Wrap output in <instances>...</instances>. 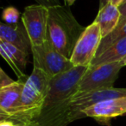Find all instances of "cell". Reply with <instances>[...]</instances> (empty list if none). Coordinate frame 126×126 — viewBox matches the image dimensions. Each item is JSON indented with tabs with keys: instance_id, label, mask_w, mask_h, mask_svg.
Segmentation results:
<instances>
[{
	"instance_id": "7a4b0ae2",
	"label": "cell",
	"mask_w": 126,
	"mask_h": 126,
	"mask_svg": "<svg viewBox=\"0 0 126 126\" xmlns=\"http://www.w3.org/2000/svg\"><path fill=\"white\" fill-rule=\"evenodd\" d=\"M50 78L42 70L34 67L24 82L18 111L10 120L28 126L40 115L49 89Z\"/></svg>"
},
{
	"instance_id": "8fae6325",
	"label": "cell",
	"mask_w": 126,
	"mask_h": 126,
	"mask_svg": "<svg viewBox=\"0 0 126 126\" xmlns=\"http://www.w3.org/2000/svg\"><path fill=\"white\" fill-rule=\"evenodd\" d=\"M0 53L12 70L15 72L18 80L26 81L29 76L25 75L24 71L28 63L29 55L14 46L5 43L2 40H0Z\"/></svg>"
},
{
	"instance_id": "d6986e66",
	"label": "cell",
	"mask_w": 126,
	"mask_h": 126,
	"mask_svg": "<svg viewBox=\"0 0 126 126\" xmlns=\"http://www.w3.org/2000/svg\"><path fill=\"white\" fill-rule=\"evenodd\" d=\"M118 9H119L120 13H121V19H120V22H119V23H121V22H125L126 20V2L122 3V4L118 7Z\"/></svg>"
},
{
	"instance_id": "cb8c5ba5",
	"label": "cell",
	"mask_w": 126,
	"mask_h": 126,
	"mask_svg": "<svg viewBox=\"0 0 126 126\" xmlns=\"http://www.w3.org/2000/svg\"><path fill=\"white\" fill-rule=\"evenodd\" d=\"M125 2H126V0H125ZM125 2H124V3H125Z\"/></svg>"
},
{
	"instance_id": "8992f818",
	"label": "cell",
	"mask_w": 126,
	"mask_h": 126,
	"mask_svg": "<svg viewBox=\"0 0 126 126\" xmlns=\"http://www.w3.org/2000/svg\"><path fill=\"white\" fill-rule=\"evenodd\" d=\"M22 22L29 33L32 46L42 45L48 40L49 7L40 4L27 6L22 14Z\"/></svg>"
},
{
	"instance_id": "e0dca14e",
	"label": "cell",
	"mask_w": 126,
	"mask_h": 126,
	"mask_svg": "<svg viewBox=\"0 0 126 126\" xmlns=\"http://www.w3.org/2000/svg\"><path fill=\"white\" fill-rule=\"evenodd\" d=\"M37 4L43 5L46 7H51L60 4V0H35Z\"/></svg>"
},
{
	"instance_id": "5bb4252c",
	"label": "cell",
	"mask_w": 126,
	"mask_h": 126,
	"mask_svg": "<svg viewBox=\"0 0 126 126\" xmlns=\"http://www.w3.org/2000/svg\"><path fill=\"white\" fill-rule=\"evenodd\" d=\"M125 37H126V20L125 22L118 24V27L110 34H108L107 36L102 39L100 46H99V49H98L96 57L102 54L104 51L107 50L110 47H111L115 42L125 38Z\"/></svg>"
},
{
	"instance_id": "7c38bea8",
	"label": "cell",
	"mask_w": 126,
	"mask_h": 126,
	"mask_svg": "<svg viewBox=\"0 0 126 126\" xmlns=\"http://www.w3.org/2000/svg\"><path fill=\"white\" fill-rule=\"evenodd\" d=\"M120 19L121 13L118 7L108 3L105 6L99 10L94 22L100 27L101 34L103 38H104L118 27Z\"/></svg>"
},
{
	"instance_id": "30bf717a",
	"label": "cell",
	"mask_w": 126,
	"mask_h": 126,
	"mask_svg": "<svg viewBox=\"0 0 126 126\" xmlns=\"http://www.w3.org/2000/svg\"><path fill=\"white\" fill-rule=\"evenodd\" d=\"M0 40L10 44L26 54H32V43L23 22L7 24L0 22Z\"/></svg>"
},
{
	"instance_id": "9a60e30c",
	"label": "cell",
	"mask_w": 126,
	"mask_h": 126,
	"mask_svg": "<svg viewBox=\"0 0 126 126\" xmlns=\"http://www.w3.org/2000/svg\"><path fill=\"white\" fill-rule=\"evenodd\" d=\"M20 13L15 7H7L3 10L2 18L7 24H16L18 22Z\"/></svg>"
},
{
	"instance_id": "5b68a950",
	"label": "cell",
	"mask_w": 126,
	"mask_h": 126,
	"mask_svg": "<svg viewBox=\"0 0 126 126\" xmlns=\"http://www.w3.org/2000/svg\"><path fill=\"white\" fill-rule=\"evenodd\" d=\"M100 27L93 22L87 26L79 39L71 56V62L74 66L89 67L95 58L102 40Z\"/></svg>"
},
{
	"instance_id": "6da1fadb",
	"label": "cell",
	"mask_w": 126,
	"mask_h": 126,
	"mask_svg": "<svg viewBox=\"0 0 126 126\" xmlns=\"http://www.w3.org/2000/svg\"><path fill=\"white\" fill-rule=\"evenodd\" d=\"M85 29L73 15L70 7L61 4L49 7L48 40L67 58H71Z\"/></svg>"
},
{
	"instance_id": "4fadbf2b",
	"label": "cell",
	"mask_w": 126,
	"mask_h": 126,
	"mask_svg": "<svg viewBox=\"0 0 126 126\" xmlns=\"http://www.w3.org/2000/svg\"><path fill=\"white\" fill-rule=\"evenodd\" d=\"M126 57V37L115 42L111 47L105 50L102 54L96 57L92 61L90 66L120 62Z\"/></svg>"
},
{
	"instance_id": "ba28073f",
	"label": "cell",
	"mask_w": 126,
	"mask_h": 126,
	"mask_svg": "<svg viewBox=\"0 0 126 126\" xmlns=\"http://www.w3.org/2000/svg\"><path fill=\"white\" fill-rule=\"evenodd\" d=\"M84 118H92L102 125H110V121L117 117L126 115V97L102 101L87 107L82 111Z\"/></svg>"
},
{
	"instance_id": "277c9868",
	"label": "cell",
	"mask_w": 126,
	"mask_h": 126,
	"mask_svg": "<svg viewBox=\"0 0 126 126\" xmlns=\"http://www.w3.org/2000/svg\"><path fill=\"white\" fill-rule=\"evenodd\" d=\"M122 68L120 62L89 66L79 82L78 93L113 88Z\"/></svg>"
},
{
	"instance_id": "3957f363",
	"label": "cell",
	"mask_w": 126,
	"mask_h": 126,
	"mask_svg": "<svg viewBox=\"0 0 126 126\" xmlns=\"http://www.w3.org/2000/svg\"><path fill=\"white\" fill-rule=\"evenodd\" d=\"M32 56L34 67L42 70L50 79L74 66L71 60L61 54L49 40L42 45L32 46Z\"/></svg>"
},
{
	"instance_id": "44dd1931",
	"label": "cell",
	"mask_w": 126,
	"mask_h": 126,
	"mask_svg": "<svg viewBox=\"0 0 126 126\" xmlns=\"http://www.w3.org/2000/svg\"><path fill=\"white\" fill-rule=\"evenodd\" d=\"M109 3V0H99V10L105 6Z\"/></svg>"
},
{
	"instance_id": "ffe728a7",
	"label": "cell",
	"mask_w": 126,
	"mask_h": 126,
	"mask_svg": "<svg viewBox=\"0 0 126 126\" xmlns=\"http://www.w3.org/2000/svg\"><path fill=\"white\" fill-rule=\"evenodd\" d=\"M125 1V0H109V3H111V4H113L114 6L119 7Z\"/></svg>"
},
{
	"instance_id": "ac0fdd59",
	"label": "cell",
	"mask_w": 126,
	"mask_h": 126,
	"mask_svg": "<svg viewBox=\"0 0 126 126\" xmlns=\"http://www.w3.org/2000/svg\"><path fill=\"white\" fill-rule=\"evenodd\" d=\"M0 126H25L10 119H1Z\"/></svg>"
},
{
	"instance_id": "52a82bcc",
	"label": "cell",
	"mask_w": 126,
	"mask_h": 126,
	"mask_svg": "<svg viewBox=\"0 0 126 126\" xmlns=\"http://www.w3.org/2000/svg\"><path fill=\"white\" fill-rule=\"evenodd\" d=\"M120 97H126V88H109L93 90L84 93H77L71 101L72 122L83 118L82 111L87 107L102 101Z\"/></svg>"
},
{
	"instance_id": "603a6c76",
	"label": "cell",
	"mask_w": 126,
	"mask_h": 126,
	"mask_svg": "<svg viewBox=\"0 0 126 126\" xmlns=\"http://www.w3.org/2000/svg\"><path fill=\"white\" fill-rule=\"evenodd\" d=\"M120 63H121V65L123 67H125V66H126V57L125 58H123V59L120 61Z\"/></svg>"
},
{
	"instance_id": "7402d4cb",
	"label": "cell",
	"mask_w": 126,
	"mask_h": 126,
	"mask_svg": "<svg viewBox=\"0 0 126 126\" xmlns=\"http://www.w3.org/2000/svg\"><path fill=\"white\" fill-rule=\"evenodd\" d=\"M63 1H64V3H65V5L70 7L71 5L74 4V3L76 1V0H63Z\"/></svg>"
},
{
	"instance_id": "9c48e42d",
	"label": "cell",
	"mask_w": 126,
	"mask_h": 126,
	"mask_svg": "<svg viewBox=\"0 0 126 126\" xmlns=\"http://www.w3.org/2000/svg\"><path fill=\"white\" fill-rule=\"evenodd\" d=\"M24 82V80H18L0 88V117L2 119H10L18 111Z\"/></svg>"
},
{
	"instance_id": "2e32d148",
	"label": "cell",
	"mask_w": 126,
	"mask_h": 126,
	"mask_svg": "<svg viewBox=\"0 0 126 126\" xmlns=\"http://www.w3.org/2000/svg\"><path fill=\"white\" fill-rule=\"evenodd\" d=\"M16 81L10 77L3 69H0V88H5V87L9 86V85L14 83Z\"/></svg>"
}]
</instances>
